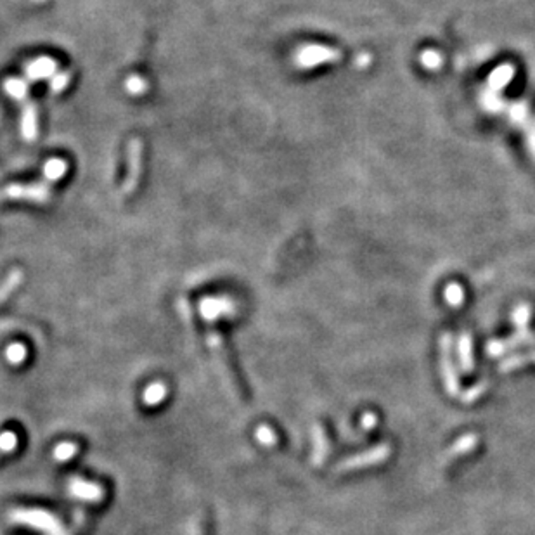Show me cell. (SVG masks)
Here are the masks:
<instances>
[{"label": "cell", "instance_id": "cell-1", "mask_svg": "<svg viewBox=\"0 0 535 535\" xmlns=\"http://www.w3.org/2000/svg\"><path fill=\"white\" fill-rule=\"evenodd\" d=\"M459 352H461V364H463V369L464 371H471V367H473V360H471V339L468 341L466 337L463 338V341H461V346H459Z\"/></svg>", "mask_w": 535, "mask_h": 535}]
</instances>
